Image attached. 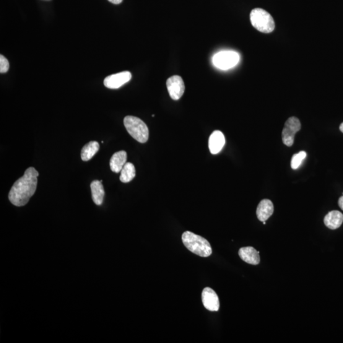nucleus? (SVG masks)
I'll return each instance as SVG.
<instances>
[{"label": "nucleus", "instance_id": "17", "mask_svg": "<svg viewBox=\"0 0 343 343\" xmlns=\"http://www.w3.org/2000/svg\"><path fill=\"white\" fill-rule=\"evenodd\" d=\"M119 180L122 183H127L131 182L136 177V168L132 163H126L120 172Z\"/></svg>", "mask_w": 343, "mask_h": 343}, {"label": "nucleus", "instance_id": "10", "mask_svg": "<svg viewBox=\"0 0 343 343\" xmlns=\"http://www.w3.org/2000/svg\"><path fill=\"white\" fill-rule=\"evenodd\" d=\"M225 144V137L222 132L215 131L210 135L209 139V148L210 153L216 155L223 150Z\"/></svg>", "mask_w": 343, "mask_h": 343}, {"label": "nucleus", "instance_id": "8", "mask_svg": "<svg viewBox=\"0 0 343 343\" xmlns=\"http://www.w3.org/2000/svg\"><path fill=\"white\" fill-rule=\"evenodd\" d=\"M132 79V74L129 71H123L110 75L104 80L106 87L110 89H117L127 84Z\"/></svg>", "mask_w": 343, "mask_h": 343}, {"label": "nucleus", "instance_id": "6", "mask_svg": "<svg viewBox=\"0 0 343 343\" xmlns=\"http://www.w3.org/2000/svg\"><path fill=\"white\" fill-rule=\"evenodd\" d=\"M301 127L300 119L296 117H290L287 119L282 134V141L285 145L292 146L295 142V135L300 131Z\"/></svg>", "mask_w": 343, "mask_h": 343}, {"label": "nucleus", "instance_id": "16", "mask_svg": "<svg viewBox=\"0 0 343 343\" xmlns=\"http://www.w3.org/2000/svg\"><path fill=\"white\" fill-rule=\"evenodd\" d=\"M100 144L97 141H91L83 147L81 152V158L84 162L90 160L100 150Z\"/></svg>", "mask_w": 343, "mask_h": 343}, {"label": "nucleus", "instance_id": "4", "mask_svg": "<svg viewBox=\"0 0 343 343\" xmlns=\"http://www.w3.org/2000/svg\"><path fill=\"white\" fill-rule=\"evenodd\" d=\"M250 19L252 25L260 32L270 33L275 30L274 20L266 10L259 8L254 9L251 12Z\"/></svg>", "mask_w": 343, "mask_h": 343}, {"label": "nucleus", "instance_id": "1", "mask_svg": "<svg viewBox=\"0 0 343 343\" xmlns=\"http://www.w3.org/2000/svg\"><path fill=\"white\" fill-rule=\"evenodd\" d=\"M39 173L35 168L30 167L24 176L15 182L9 194V199L17 207L24 206L35 194L37 188Z\"/></svg>", "mask_w": 343, "mask_h": 343}, {"label": "nucleus", "instance_id": "15", "mask_svg": "<svg viewBox=\"0 0 343 343\" xmlns=\"http://www.w3.org/2000/svg\"><path fill=\"white\" fill-rule=\"evenodd\" d=\"M90 188L93 202L97 205H102L105 194L102 182L93 181L90 184Z\"/></svg>", "mask_w": 343, "mask_h": 343}, {"label": "nucleus", "instance_id": "3", "mask_svg": "<svg viewBox=\"0 0 343 343\" xmlns=\"http://www.w3.org/2000/svg\"><path fill=\"white\" fill-rule=\"evenodd\" d=\"M124 126L129 134L137 141L145 143L149 138V129L141 119L133 116L124 118Z\"/></svg>", "mask_w": 343, "mask_h": 343}, {"label": "nucleus", "instance_id": "23", "mask_svg": "<svg viewBox=\"0 0 343 343\" xmlns=\"http://www.w3.org/2000/svg\"><path fill=\"white\" fill-rule=\"evenodd\" d=\"M342 195H343V193H342Z\"/></svg>", "mask_w": 343, "mask_h": 343}, {"label": "nucleus", "instance_id": "2", "mask_svg": "<svg viewBox=\"0 0 343 343\" xmlns=\"http://www.w3.org/2000/svg\"><path fill=\"white\" fill-rule=\"evenodd\" d=\"M184 246L189 251L194 254L203 257L211 255L212 249L209 241L202 236L196 235L191 231H185L182 235Z\"/></svg>", "mask_w": 343, "mask_h": 343}, {"label": "nucleus", "instance_id": "21", "mask_svg": "<svg viewBox=\"0 0 343 343\" xmlns=\"http://www.w3.org/2000/svg\"><path fill=\"white\" fill-rule=\"evenodd\" d=\"M109 2L112 3L113 4L118 5L121 4L123 0H108Z\"/></svg>", "mask_w": 343, "mask_h": 343}, {"label": "nucleus", "instance_id": "19", "mask_svg": "<svg viewBox=\"0 0 343 343\" xmlns=\"http://www.w3.org/2000/svg\"><path fill=\"white\" fill-rule=\"evenodd\" d=\"M9 69V62L5 57L1 55L0 56V72L1 74H5Z\"/></svg>", "mask_w": 343, "mask_h": 343}, {"label": "nucleus", "instance_id": "11", "mask_svg": "<svg viewBox=\"0 0 343 343\" xmlns=\"http://www.w3.org/2000/svg\"><path fill=\"white\" fill-rule=\"evenodd\" d=\"M274 207L271 200L264 199L259 203L256 210L257 217L260 222H266L274 214Z\"/></svg>", "mask_w": 343, "mask_h": 343}, {"label": "nucleus", "instance_id": "22", "mask_svg": "<svg viewBox=\"0 0 343 343\" xmlns=\"http://www.w3.org/2000/svg\"><path fill=\"white\" fill-rule=\"evenodd\" d=\"M339 129H340V131H341V132H342V133H343V123H342L341 125H340Z\"/></svg>", "mask_w": 343, "mask_h": 343}, {"label": "nucleus", "instance_id": "14", "mask_svg": "<svg viewBox=\"0 0 343 343\" xmlns=\"http://www.w3.org/2000/svg\"><path fill=\"white\" fill-rule=\"evenodd\" d=\"M127 155L125 151H119V152L114 153L110 160V168L113 173H120L122 168L127 163Z\"/></svg>", "mask_w": 343, "mask_h": 343}, {"label": "nucleus", "instance_id": "13", "mask_svg": "<svg viewBox=\"0 0 343 343\" xmlns=\"http://www.w3.org/2000/svg\"><path fill=\"white\" fill-rule=\"evenodd\" d=\"M343 222V215L338 210H332L324 217V224L331 230H336L341 227Z\"/></svg>", "mask_w": 343, "mask_h": 343}, {"label": "nucleus", "instance_id": "12", "mask_svg": "<svg viewBox=\"0 0 343 343\" xmlns=\"http://www.w3.org/2000/svg\"><path fill=\"white\" fill-rule=\"evenodd\" d=\"M259 252L252 247H246L239 250L238 254L240 258L247 263L257 265L260 262Z\"/></svg>", "mask_w": 343, "mask_h": 343}, {"label": "nucleus", "instance_id": "7", "mask_svg": "<svg viewBox=\"0 0 343 343\" xmlns=\"http://www.w3.org/2000/svg\"><path fill=\"white\" fill-rule=\"evenodd\" d=\"M167 87L170 97L173 100H179L183 95L185 85L181 77L175 75L167 80Z\"/></svg>", "mask_w": 343, "mask_h": 343}, {"label": "nucleus", "instance_id": "5", "mask_svg": "<svg viewBox=\"0 0 343 343\" xmlns=\"http://www.w3.org/2000/svg\"><path fill=\"white\" fill-rule=\"evenodd\" d=\"M240 56L233 51H223L213 57L212 62L217 68L227 70L232 68L238 63Z\"/></svg>", "mask_w": 343, "mask_h": 343}, {"label": "nucleus", "instance_id": "9", "mask_svg": "<svg viewBox=\"0 0 343 343\" xmlns=\"http://www.w3.org/2000/svg\"><path fill=\"white\" fill-rule=\"evenodd\" d=\"M203 305L207 310L217 311L220 307L219 298L215 291L211 288L206 287L202 293Z\"/></svg>", "mask_w": 343, "mask_h": 343}, {"label": "nucleus", "instance_id": "20", "mask_svg": "<svg viewBox=\"0 0 343 343\" xmlns=\"http://www.w3.org/2000/svg\"><path fill=\"white\" fill-rule=\"evenodd\" d=\"M339 206L343 210V196L340 197L338 201Z\"/></svg>", "mask_w": 343, "mask_h": 343}, {"label": "nucleus", "instance_id": "18", "mask_svg": "<svg viewBox=\"0 0 343 343\" xmlns=\"http://www.w3.org/2000/svg\"><path fill=\"white\" fill-rule=\"evenodd\" d=\"M306 157V153L305 152H300L293 155L292 160H291V168L292 169H297L300 167L303 161Z\"/></svg>", "mask_w": 343, "mask_h": 343}]
</instances>
